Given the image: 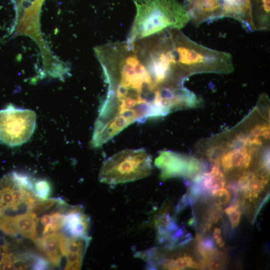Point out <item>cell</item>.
<instances>
[{"instance_id":"cell-12","label":"cell","mask_w":270,"mask_h":270,"mask_svg":"<svg viewBox=\"0 0 270 270\" xmlns=\"http://www.w3.org/2000/svg\"><path fill=\"white\" fill-rule=\"evenodd\" d=\"M38 246L46 254L49 261L54 266H58L63 256L60 244L58 232H52L44 235L38 239Z\"/></svg>"},{"instance_id":"cell-3","label":"cell","mask_w":270,"mask_h":270,"mask_svg":"<svg viewBox=\"0 0 270 270\" xmlns=\"http://www.w3.org/2000/svg\"><path fill=\"white\" fill-rule=\"evenodd\" d=\"M172 34L178 66L187 76L201 72H230L233 70L232 55L214 50L190 40L180 30Z\"/></svg>"},{"instance_id":"cell-23","label":"cell","mask_w":270,"mask_h":270,"mask_svg":"<svg viewBox=\"0 0 270 270\" xmlns=\"http://www.w3.org/2000/svg\"><path fill=\"white\" fill-rule=\"evenodd\" d=\"M213 236L216 244L220 247H222L224 244V242L222 235L220 229L216 228L214 229Z\"/></svg>"},{"instance_id":"cell-11","label":"cell","mask_w":270,"mask_h":270,"mask_svg":"<svg viewBox=\"0 0 270 270\" xmlns=\"http://www.w3.org/2000/svg\"><path fill=\"white\" fill-rule=\"evenodd\" d=\"M12 216L19 234L30 239L37 244L39 238L36 228L39 218L36 214L31 212H27L24 214Z\"/></svg>"},{"instance_id":"cell-9","label":"cell","mask_w":270,"mask_h":270,"mask_svg":"<svg viewBox=\"0 0 270 270\" xmlns=\"http://www.w3.org/2000/svg\"><path fill=\"white\" fill-rule=\"evenodd\" d=\"M268 182V174L246 172L240 176L236 185V192H240L245 198L253 200L258 197Z\"/></svg>"},{"instance_id":"cell-2","label":"cell","mask_w":270,"mask_h":270,"mask_svg":"<svg viewBox=\"0 0 270 270\" xmlns=\"http://www.w3.org/2000/svg\"><path fill=\"white\" fill-rule=\"evenodd\" d=\"M136 12L127 42H134L169 29L180 30L190 20L176 0H135Z\"/></svg>"},{"instance_id":"cell-14","label":"cell","mask_w":270,"mask_h":270,"mask_svg":"<svg viewBox=\"0 0 270 270\" xmlns=\"http://www.w3.org/2000/svg\"><path fill=\"white\" fill-rule=\"evenodd\" d=\"M52 192V186L48 180L35 178L33 192L37 196L42 198H48L50 196Z\"/></svg>"},{"instance_id":"cell-6","label":"cell","mask_w":270,"mask_h":270,"mask_svg":"<svg viewBox=\"0 0 270 270\" xmlns=\"http://www.w3.org/2000/svg\"><path fill=\"white\" fill-rule=\"evenodd\" d=\"M154 164L160 170L163 180L176 176L194 178L202 170L200 162L196 158L171 151L160 152Z\"/></svg>"},{"instance_id":"cell-17","label":"cell","mask_w":270,"mask_h":270,"mask_svg":"<svg viewBox=\"0 0 270 270\" xmlns=\"http://www.w3.org/2000/svg\"><path fill=\"white\" fill-rule=\"evenodd\" d=\"M228 215L232 228L236 227L240 222L241 212L238 208V204L231 205L225 210Z\"/></svg>"},{"instance_id":"cell-20","label":"cell","mask_w":270,"mask_h":270,"mask_svg":"<svg viewBox=\"0 0 270 270\" xmlns=\"http://www.w3.org/2000/svg\"><path fill=\"white\" fill-rule=\"evenodd\" d=\"M212 195L218 202L217 204H226L230 199V195L229 192L226 189L224 188L212 190Z\"/></svg>"},{"instance_id":"cell-22","label":"cell","mask_w":270,"mask_h":270,"mask_svg":"<svg viewBox=\"0 0 270 270\" xmlns=\"http://www.w3.org/2000/svg\"><path fill=\"white\" fill-rule=\"evenodd\" d=\"M40 222L44 226L42 234L45 235L49 233L50 228L52 220V214H46L42 216Z\"/></svg>"},{"instance_id":"cell-19","label":"cell","mask_w":270,"mask_h":270,"mask_svg":"<svg viewBox=\"0 0 270 270\" xmlns=\"http://www.w3.org/2000/svg\"><path fill=\"white\" fill-rule=\"evenodd\" d=\"M254 138H263L268 139L270 138V127L267 124H258L253 128L249 134Z\"/></svg>"},{"instance_id":"cell-10","label":"cell","mask_w":270,"mask_h":270,"mask_svg":"<svg viewBox=\"0 0 270 270\" xmlns=\"http://www.w3.org/2000/svg\"><path fill=\"white\" fill-rule=\"evenodd\" d=\"M254 147L242 146L232 148L224 152L220 157V162L224 170L227 172L234 168H246L250 165Z\"/></svg>"},{"instance_id":"cell-18","label":"cell","mask_w":270,"mask_h":270,"mask_svg":"<svg viewBox=\"0 0 270 270\" xmlns=\"http://www.w3.org/2000/svg\"><path fill=\"white\" fill-rule=\"evenodd\" d=\"M52 220L50 228V232H56L64 227L66 221V214L59 212L52 214Z\"/></svg>"},{"instance_id":"cell-7","label":"cell","mask_w":270,"mask_h":270,"mask_svg":"<svg viewBox=\"0 0 270 270\" xmlns=\"http://www.w3.org/2000/svg\"><path fill=\"white\" fill-rule=\"evenodd\" d=\"M184 8L196 26L222 18L220 0H184Z\"/></svg>"},{"instance_id":"cell-13","label":"cell","mask_w":270,"mask_h":270,"mask_svg":"<svg viewBox=\"0 0 270 270\" xmlns=\"http://www.w3.org/2000/svg\"><path fill=\"white\" fill-rule=\"evenodd\" d=\"M201 181L204 190L208 192L224 188L225 178L220 169L218 162H216L210 172L202 174Z\"/></svg>"},{"instance_id":"cell-15","label":"cell","mask_w":270,"mask_h":270,"mask_svg":"<svg viewBox=\"0 0 270 270\" xmlns=\"http://www.w3.org/2000/svg\"><path fill=\"white\" fill-rule=\"evenodd\" d=\"M204 260L206 262V266H208L210 270L221 269L224 264V256L218 250Z\"/></svg>"},{"instance_id":"cell-8","label":"cell","mask_w":270,"mask_h":270,"mask_svg":"<svg viewBox=\"0 0 270 270\" xmlns=\"http://www.w3.org/2000/svg\"><path fill=\"white\" fill-rule=\"evenodd\" d=\"M90 226V218L83 212L82 206H70L66 214L64 226L66 232L70 236H88Z\"/></svg>"},{"instance_id":"cell-4","label":"cell","mask_w":270,"mask_h":270,"mask_svg":"<svg viewBox=\"0 0 270 270\" xmlns=\"http://www.w3.org/2000/svg\"><path fill=\"white\" fill-rule=\"evenodd\" d=\"M152 158L144 149L119 152L106 160L99 172L100 182L117 184L148 176L152 170Z\"/></svg>"},{"instance_id":"cell-21","label":"cell","mask_w":270,"mask_h":270,"mask_svg":"<svg viewBox=\"0 0 270 270\" xmlns=\"http://www.w3.org/2000/svg\"><path fill=\"white\" fill-rule=\"evenodd\" d=\"M50 262L42 257L35 256L31 266L32 269L36 270H46L49 268Z\"/></svg>"},{"instance_id":"cell-16","label":"cell","mask_w":270,"mask_h":270,"mask_svg":"<svg viewBox=\"0 0 270 270\" xmlns=\"http://www.w3.org/2000/svg\"><path fill=\"white\" fill-rule=\"evenodd\" d=\"M84 254L70 252L66 256V258L64 270H80L84 256Z\"/></svg>"},{"instance_id":"cell-1","label":"cell","mask_w":270,"mask_h":270,"mask_svg":"<svg viewBox=\"0 0 270 270\" xmlns=\"http://www.w3.org/2000/svg\"><path fill=\"white\" fill-rule=\"evenodd\" d=\"M107 84L94 127L112 138L126 127L170 112L168 86L158 81L150 65L136 44L126 42L95 48Z\"/></svg>"},{"instance_id":"cell-5","label":"cell","mask_w":270,"mask_h":270,"mask_svg":"<svg viewBox=\"0 0 270 270\" xmlns=\"http://www.w3.org/2000/svg\"><path fill=\"white\" fill-rule=\"evenodd\" d=\"M36 112L10 104L0 110V142L16 146L27 142L35 130Z\"/></svg>"}]
</instances>
